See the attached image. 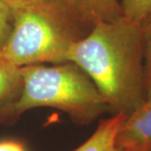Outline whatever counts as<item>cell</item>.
I'll list each match as a JSON object with an SVG mask.
<instances>
[{
  "label": "cell",
  "mask_w": 151,
  "mask_h": 151,
  "mask_svg": "<svg viewBox=\"0 0 151 151\" xmlns=\"http://www.w3.org/2000/svg\"><path fill=\"white\" fill-rule=\"evenodd\" d=\"M67 61L90 78L112 115H129L147 101L141 26L121 16L98 22L76 40Z\"/></svg>",
  "instance_id": "cell-1"
},
{
  "label": "cell",
  "mask_w": 151,
  "mask_h": 151,
  "mask_svg": "<svg viewBox=\"0 0 151 151\" xmlns=\"http://www.w3.org/2000/svg\"><path fill=\"white\" fill-rule=\"evenodd\" d=\"M22 86L16 99L0 110V124H13L27 111L55 108L72 122L87 126L109 112L103 96L84 72L72 62L21 68Z\"/></svg>",
  "instance_id": "cell-2"
},
{
  "label": "cell",
  "mask_w": 151,
  "mask_h": 151,
  "mask_svg": "<svg viewBox=\"0 0 151 151\" xmlns=\"http://www.w3.org/2000/svg\"><path fill=\"white\" fill-rule=\"evenodd\" d=\"M62 0L39 3L13 12V25L1 55L22 68L67 61L76 40L89 31Z\"/></svg>",
  "instance_id": "cell-3"
},
{
  "label": "cell",
  "mask_w": 151,
  "mask_h": 151,
  "mask_svg": "<svg viewBox=\"0 0 151 151\" xmlns=\"http://www.w3.org/2000/svg\"><path fill=\"white\" fill-rule=\"evenodd\" d=\"M116 143L122 151H151V99L126 117Z\"/></svg>",
  "instance_id": "cell-4"
},
{
  "label": "cell",
  "mask_w": 151,
  "mask_h": 151,
  "mask_svg": "<svg viewBox=\"0 0 151 151\" xmlns=\"http://www.w3.org/2000/svg\"><path fill=\"white\" fill-rule=\"evenodd\" d=\"M83 22L92 28L98 22L116 20L123 16L121 0H62Z\"/></svg>",
  "instance_id": "cell-5"
},
{
  "label": "cell",
  "mask_w": 151,
  "mask_h": 151,
  "mask_svg": "<svg viewBox=\"0 0 151 151\" xmlns=\"http://www.w3.org/2000/svg\"><path fill=\"white\" fill-rule=\"evenodd\" d=\"M126 117L116 114L101 120L91 137L73 151H122L118 148L116 138Z\"/></svg>",
  "instance_id": "cell-6"
},
{
  "label": "cell",
  "mask_w": 151,
  "mask_h": 151,
  "mask_svg": "<svg viewBox=\"0 0 151 151\" xmlns=\"http://www.w3.org/2000/svg\"><path fill=\"white\" fill-rule=\"evenodd\" d=\"M21 86V68L8 61L0 53V110L16 99Z\"/></svg>",
  "instance_id": "cell-7"
},
{
  "label": "cell",
  "mask_w": 151,
  "mask_h": 151,
  "mask_svg": "<svg viewBox=\"0 0 151 151\" xmlns=\"http://www.w3.org/2000/svg\"><path fill=\"white\" fill-rule=\"evenodd\" d=\"M123 16L139 26L151 23V0H121Z\"/></svg>",
  "instance_id": "cell-8"
},
{
  "label": "cell",
  "mask_w": 151,
  "mask_h": 151,
  "mask_svg": "<svg viewBox=\"0 0 151 151\" xmlns=\"http://www.w3.org/2000/svg\"><path fill=\"white\" fill-rule=\"evenodd\" d=\"M144 49V78L147 100L151 99V23L141 27Z\"/></svg>",
  "instance_id": "cell-9"
},
{
  "label": "cell",
  "mask_w": 151,
  "mask_h": 151,
  "mask_svg": "<svg viewBox=\"0 0 151 151\" xmlns=\"http://www.w3.org/2000/svg\"><path fill=\"white\" fill-rule=\"evenodd\" d=\"M13 25V12L10 7L0 0V48L4 45Z\"/></svg>",
  "instance_id": "cell-10"
},
{
  "label": "cell",
  "mask_w": 151,
  "mask_h": 151,
  "mask_svg": "<svg viewBox=\"0 0 151 151\" xmlns=\"http://www.w3.org/2000/svg\"><path fill=\"white\" fill-rule=\"evenodd\" d=\"M3 1L10 7L12 12H14V11L20 10V9L29 7V6L51 1V0H3Z\"/></svg>",
  "instance_id": "cell-11"
},
{
  "label": "cell",
  "mask_w": 151,
  "mask_h": 151,
  "mask_svg": "<svg viewBox=\"0 0 151 151\" xmlns=\"http://www.w3.org/2000/svg\"><path fill=\"white\" fill-rule=\"evenodd\" d=\"M0 151H27L25 145L18 140H0Z\"/></svg>",
  "instance_id": "cell-12"
}]
</instances>
